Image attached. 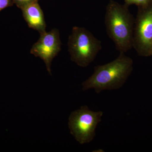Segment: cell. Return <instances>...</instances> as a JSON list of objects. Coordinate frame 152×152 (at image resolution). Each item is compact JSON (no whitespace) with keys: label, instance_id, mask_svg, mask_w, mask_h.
<instances>
[{"label":"cell","instance_id":"8992f818","mask_svg":"<svg viewBox=\"0 0 152 152\" xmlns=\"http://www.w3.org/2000/svg\"><path fill=\"white\" fill-rule=\"evenodd\" d=\"M61 46L58 30L53 28L48 32L40 34L39 39L33 45L30 53L44 61L47 71L51 75L52 61L61 51Z\"/></svg>","mask_w":152,"mask_h":152},{"label":"cell","instance_id":"9c48e42d","mask_svg":"<svg viewBox=\"0 0 152 152\" xmlns=\"http://www.w3.org/2000/svg\"><path fill=\"white\" fill-rule=\"evenodd\" d=\"M38 1L39 0H14V4L17 7L21 10L26 6Z\"/></svg>","mask_w":152,"mask_h":152},{"label":"cell","instance_id":"6da1fadb","mask_svg":"<svg viewBox=\"0 0 152 152\" xmlns=\"http://www.w3.org/2000/svg\"><path fill=\"white\" fill-rule=\"evenodd\" d=\"M133 60L120 53L110 62L96 66L92 75L82 83L83 91L94 89L97 94L106 90L119 89L126 83L133 70Z\"/></svg>","mask_w":152,"mask_h":152},{"label":"cell","instance_id":"30bf717a","mask_svg":"<svg viewBox=\"0 0 152 152\" xmlns=\"http://www.w3.org/2000/svg\"><path fill=\"white\" fill-rule=\"evenodd\" d=\"M14 0H0V12L6 8L14 4Z\"/></svg>","mask_w":152,"mask_h":152},{"label":"cell","instance_id":"7a4b0ae2","mask_svg":"<svg viewBox=\"0 0 152 152\" xmlns=\"http://www.w3.org/2000/svg\"><path fill=\"white\" fill-rule=\"evenodd\" d=\"M135 20L128 7L110 1L106 8L105 24L108 35L120 53L133 47Z\"/></svg>","mask_w":152,"mask_h":152},{"label":"cell","instance_id":"52a82bcc","mask_svg":"<svg viewBox=\"0 0 152 152\" xmlns=\"http://www.w3.org/2000/svg\"><path fill=\"white\" fill-rule=\"evenodd\" d=\"M23 16L30 28L43 34L46 31V25L43 11L38 1L32 3L21 9Z\"/></svg>","mask_w":152,"mask_h":152},{"label":"cell","instance_id":"3957f363","mask_svg":"<svg viewBox=\"0 0 152 152\" xmlns=\"http://www.w3.org/2000/svg\"><path fill=\"white\" fill-rule=\"evenodd\" d=\"M68 46L71 60L82 67L89 65L102 49L100 41L89 31L78 26L73 28Z\"/></svg>","mask_w":152,"mask_h":152},{"label":"cell","instance_id":"277c9868","mask_svg":"<svg viewBox=\"0 0 152 152\" xmlns=\"http://www.w3.org/2000/svg\"><path fill=\"white\" fill-rule=\"evenodd\" d=\"M103 115V112L94 111L86 105L72 112L68 122L71 134L79 143H88L94 138Z\"/></svg>","mask_w":152,"mask_h":152},{"label":"cell","instance_id":"ba28073f","mask_svg":"<svg viewBox=\"0 0 152 152\" xmlns=\"http://www.w3.org/2000/svg\"><path fill=\"white\" fill-rule=\"evenodd\" d=\"M125 5L129 7L131 5L135 4L138 7H144L152 3V0H124Z\"/></svg>","mask_w":152,"mask_h":152},{"label":"cell","instance_id":"5b68a950","mask_svg":"<svg viewBox=\"0 0 152 152\" xmlns=\"http://www.w3.org/2000/svg\"><path fill=\"white\" fill-rule=\"evenodd\" d=\"M133 47L139 54L152 56V3L139 7L134 22Z\"/></svg>","mask_w":152,"mask_h":152}]
</instances>
